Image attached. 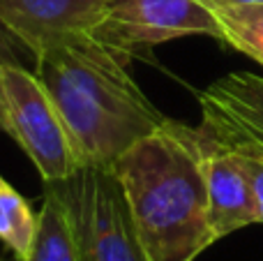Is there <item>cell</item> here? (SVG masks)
Wrapping results in <instances>:
<instances>
[{"label": "cell", "instance_id": "6da1fadb", "mask_svg": "<svg viewBox=\"0 0 263 261\" xmlns=\"http://www.w3.org/2000/svg\"><path fill=\"white\" fill-rule=\"evenodd\" d=\"M111 166L148 261H194L217 240L196 127L166 118Z\"/></svg>", "mask_w": 263, "mask_h": 261}, {"label": "cell", "instance_id": "7a4b0ae2", "mask_svg": "<svg viewBox=\"0 0 263 261\" xmlns=\"http://www.w3.org/2000/svg\"><path fill=\"white\" fill-rule=\"evenodd\" d=\"M129 58L100 40L35 58V74L65 120L81 164H114L166 120L127 69Z\"/></svg>", "mask_w": 263, "mask_h": 261}, {"label": "cell", "instance_id": "3957f363", "mask_svg": "<svg viewBox=\"0 0 263 261\" xmlns=\"http://www.w3.org/2000/svg\"><path fill=\"white\" fill-rule=\"evenodd\" d=\"M46 185L65 201L79 261H148L111 164H81L72 176Z\"/></svg>", "mask_w": 263, "mask_h": 261}, {"label": "cell", "instance_id": "277c9868", "mask_svg": "<svg viewBox=\"0 0 263 261\" xmlns=\"http://www.w3.org/2000/svg\"><path fill=\"white\" fill-rule=\"evenodd\" d=\"M7 132L30 157L44 183H55L81 166L74 141L49 90L23 65H3Z\"/></svg>", "mask_w": 263, "mask_h": 261}, {"label": "cell", "instance_id": "5b68a950", "mask_svg": "<svg viewBox=\"0 0 263 261\" xmlns=\"http://www.w3.org/2000/svg\"><path fill=\"white\" fill-rule=\"evenodd\" d=\"M190 35L219 40L213 12L199 0H109L95 37L132 58L136 49Z\"/></svg>", "mask_w": 263, "mask_h": 261}, {"label": "cell", "instance_id": "8992f818", "mask_svg": "<svg viewBox=\"0 0 263 261\" xmlns=\"http://www.w3.org/2000/svg\"><path fill=\"white\" fill-rule=\"evenodd\" d=\"M109 0H0V26L35 58L97 40Z\"/></svg>", "mask_w": 263, "mask_h": 261}, {"label": "cell", "instance_id": "52a82bcc", "mask_svg": "<svg viewBox=\"0 0 263 261\" xmlns=\"http://www.w3.org/2000/svg\"><path fill=\"white\" fill-rule=\"evenodd\" d=\"M196 134H199L210 227L215 238L219 240L242 227L259 225L256 199L238 153L201 123L196 125Z\"/></svg>", "mask_w": 263, "mask_h": 261}, {"label": "cell", "instance_id": "ba28073f", "mask_svg": "<svg viewBox=\"0 0 263 261\" xmlns=\"http://www.w3.org/2000/svg\"><path fill=\"white\" fill-rule=\"evenodd\" d=\"M201 125L217 137H238L263 146V77L233 72L199 92Z\"/></svg>", "mask_w": 263, "mask_h": 261}, {"label": "cell", "instance_id": "9c48e42d", "mask_svg": "<svg viewBox=\"0 0 263 261\" xmlns=\"http://www.w3.org/2000/svg\"><path fill=\"white\" fill-rule=\"evenodd\" d=\"M26 261H79L72 222L60 194L44 183V199L40 208L35 243Z\"/></svg>", "mask_w": 263, "mask_h": 261}, {"label": "cell", "instance_id": "30bf717a", "mask_svg": "<svg viewBox=\"0 0 263 261\" xmlns=\"http://www.w3.org/2000/svg\"><path fill=\"white\" fill-rule=\"evenodd\" d=\"M40 211L0 174V240L14 254V261H26L35 243Z\"/></svg>", "mask_w": 263, "mask_h": 261}, {"label": "cell", "instance_id": "8fae6325", "mask_svg": "<svg viewBox=\"0 0 263 261\" xmlns=\"http://www.w3.org/2000/svg\"><path fill=\"white\" fill-rule=\"evenodd\" d=\"M219 28V42L263 65V3L210 9Z\"/></svg>", "mask_w": 263, "mask_h": 261}, {"label": "cell", "instance_id": "7c38bea8", "mask_svg": "<svg viewBox=\"0 0 263 261\" xmlns=\"http://www.w3.org/2000/svg\"><path fill=\"white\" fill-rule=\"evenodd\" d=\"M215 134V132H213ZM217 137V134H215ZM224 143L238 153L242 162L247 178H250L252 192L256 199V211H259V225H263V146L250 141V139H238V137H219Z\"/></svg>", "mask_w": 263, "mask_h": 261}, {"label": "cell", "instance_id": "4fadbf2b", "mask_svg": "<svg viewBox=\"0 0 263 261\" xmlns=\"http://www.w3.org/2000/svg\"><path fill=\"white\" fill-rule=\"evenodd\" d=\"M16 44H18V42L14 40V37L9 35L3 26H0V63H3V65H14V63L21 65Z\"/></svg>", "mask_w": 263, "mask_h": 261}, {"label": "cell", "instance_id": "5bb4252c", "mask_svg": "<svg viewBox=\"0 0 263 261\" xmlns=\"http://www.w3.org/2000/svg\"><path fill=\"white\" fill-rule=\"evenodd\" d=\"M201 5H205L208 9H217V7H231V5H254L263 3V0H199Z\"/></svg>", "mask_w": 263, "mask_h": 261}, {"label": "cell", "instance_id": "9a60e30c", "mask_svg": "<svg viewBox=\"0 0 263 261\" xmlns=\"http://www.w3.org/2000/svg\"><path fill=\"white\" fill-rule=\"evenodd\" d=\"M0 132H7V106H5V83H3V63H0Z\"/></svg>", "mask_w": 263, "mask_h": 261}, {"label": "cell", "instance_id": "2e32d148", "mask_svg": "<svg viewBox=\"0 0 263 261\" xmlns=\"http://www.w3.org/2000/svg\"><path fill=\"white\" fill-rule=\"evenodd\" d=\"M0 261H5V259H0Z\"/></svg>", "mask_w": 263, "mask_h": 261}]
</instances>
